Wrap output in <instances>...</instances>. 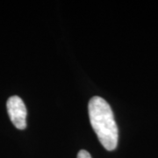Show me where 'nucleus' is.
<instances>
[{"label": "nucleus", "instance_id": "nucleus-3", "mask_svg": "<svg viewBox=\"0 0 158 158\" xmlns=\"http://www.w3.org/2000/svg\"><path fill=\"white\" fill-rule=\"evenodd\" d=\"M77 158H92L90 154L85 149L80 150L77 154Z\"/></svg>", "mask_w": 158, "mask_h": 158}, {"label": "nucleus", "instance_id": "nucleus-1", "mask_svg": "<svg viewBox=\"0 0 158 158\" xmlns=\"http://www.w3.org/2000/svg\"><path fill=\"white\" fill-rule=\"evenodd\" d=\"M90 124L102 146L108 151L114 150L118 145V130L113 110L101 97L90 98L88 106Z\"/></svg>", "mask_w": 158, "mask_h": 158}, {"label": "nucleus", "instance_id": "nucleus-2", "mask_svg": "<svg viewBox=\"0 0 158 158\" xmlns=\"http://www.w3.org/2000/svg\"><path fill=\"white\" fill-rule=\"evenodd\" d=\"M6 106L12 124L18 129H25L27 127V108L22 99L18 96L11 97Z\"/></svg>", "mask_w": 158, "mask_h": 158}]
</instances>
